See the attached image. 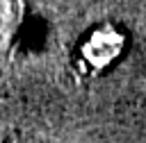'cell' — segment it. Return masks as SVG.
I'll return each mask as SVG.
<instances>
[{"label":"cell","instance_id":"6da1fadb","mask_svg":"<svg viewBox=\"0 0 146 143\" xmlns=\"http://www.w3.org/2000/svg\"><path fill=\"white\" fill-rule=\"evenodd\" d=\"M125 45V36L114 27V25H100L96 27L82 43L80 54L84 59V64H89L91 68H105L110 66Z\"/></svg>","mask_w":146,"mask_h":143},{"label":"cell","instance_id":"7a4b0ae2","mask_svg":"<svg viewBox=\"0 0 146 143\" xmlns=\"http://www.w3.org/2000/svg\"><path fill=\"white\" fill-rule=\"evenodd\" d=\"M21 0H0V36H9L21 18Z\"/></svg>","mask_w":146,"mask_h":143}]
</instances>
